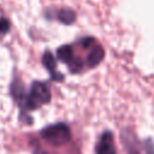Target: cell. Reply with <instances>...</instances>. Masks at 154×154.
I'll return each mask as SVG.
<instances>
[{
	"label": "cell",
	"mask_w": 154,
	"mask_h": 154,
	"mask_svg": "<svg viewBox=\"0 0 154 154\" xmlns=\"http://www.w3.org/2000/svg\"><path fill=\"white\" fill-rule=\"evenodd\" d=\"M95 153L96 154H117L112 132L105 131L101 135V137L95 147Z\"/></svg>",
	"instance_id": "obj_3"
},
{
	"label": "cell",
	"mask_w": 154,
	"mask_h": 154,
	"mask_svg": "<svg viewBox=\"0 0 154 154\" xmlns=\"http://www.w3.org/2000/svg\"><path fill=\"white\" fill-rule=\"evenodd\" d=\"M24 85L22 84L19 78H13V82L11 84V94L13 96V99L22 106L24 107V100H25V93H24Z\"/></svg>",
	"instance_id": "obj_5"
},
{
	"label": "cell",
	"mask_w": 154,
	"mask_h": 154,
	"mask_svg": "<svg viewBox=\"0 0 154 154\" xmlns=\"http://www.w3.org/2000/svg\"><path fill=\"white\" fill-rule=\"evenodd\" d=\"M123 142L126 148V152L129 154H140L137 150V142L135 141V137L131 131H124L123 134Z\"/></svg>",
	"instance_id": "obj_7"
},
{
	"label": "cell",
	"mask_w": 154,
	"mask_h": 154,
	"mask_svg": "<svg viewBox=\"0 0 154 154\" xmlns=\"http://www.w3.org/2000/svg\"><path fill=\"white\" fill-rule=\"evenodd\" d=\"M103 55H105L103 48L100 45H94V47L91 48V51H90V53L88 54V58H87L88 65L90 67L97 66L101 63V60L103 59Z\"/></svg>",
	"instance_id": "obj_6"
},
{
	"label": "cell",
	"mask_w": 154,
	"mask_h": 154,
	"mask_svg": "<svg viewBox=\"0 0 154 154\" xmlns=\"http://www.w3.org/2000/svg\"><path fill=\"white\" fill-rule=\"evenodd\" d=\"M57 57L59 60H61L63 63H65L66 65L72 60V58L75 57L73 55V51H72V47L70 45H65V46H61L58 48L57 51Z\"/></svg>",
	"instance_id": "obj_8"
},
{
	"label": "cell",
	"mask_w": 154,
	"mask_h": 154,
	"mask_svg": "<svg viewBox=\"0 0 154 154\" xmlns=\"http://www.w3.org/2000/svg\"><path fill=\"white\" fill-rule=\"evenodd\" d=\"M51 100V91L46 83L35 81L31 83L29 93L25 95L24 108L36 109Z\"/></svg>",
	"instance_id": "obj_1"
},
{
	"label": "cell",
	"mask_w": 154,
	"mask_h": 154,
	"mask_svg": "<svg viewBox=\"0 0 154 154\" xmlns=\"http://www.w3.org/2000/svg\"><path fill=\"white\" fill-rule=\"evenodd\" d=\"M93 42H94V38H91V37H85V38H83V40L81 41V46H82L83 48H87V47H90V46L93 45Z\"/></svg>",
	"instance_id": "obj_13"
},
{
	"label": "cell",
	"mask_w": 154,
	"mask_h": 154,
	"mask_svg": "<svg viewBox=\"0 0 154 154\" xmlns=\"http://www.w3.org/2000/svg\"><path fill=\"white\" fill-rule=\"evenodd\" d=\"M67 66H69V70H70L71 72L76 73V72H79V71L82 70V67H83V63H82V60H81L79 58L73 57L72 60L67 64Z\"/></svg>",
	"instance_id": "obj_10"
},
{
	"label": "cell",
	"mask_w": 154,
	"mask_h": 154,
	"mask_svg": "<svg viewBox=\"0 0 154 154\" xmlns=\"http://www.w3.org/2000/svg\"><path fill=\"white\" fill-rule=\"evenodd\" d=\"M42 64L48 70L52 79H54V81H61V79H64V76L60 75V73H58V71H57V63H55V59H54V57L52 55L51 52L47 51L43 54V57H42Z\"/></svg>",
	"instance_id": "obj_4"
},
{
	"label": "cell",
	"mask_w": 154,
	"mask_h": 154,
	"mask_svg": "<svg viewBox=\"0 0 154 154\" xmlns=\"http://www.w3.org/2000/svg\"><path fill=\"white\" fill-rule=\"evenodd\" d=\"M34 154H47L45 150H42L41 148H35L34 149Z\"/></svg>",
	"instance_id": "obj_14"
},
{
	"label": "cell",
	"mask_w": 154,
	"mask_h": 154,
	"mask_svg": "<svg viewBox=\"0 0 154 154\" xmlns=\"http://www.w3.org/2000/svg\"><path fill=\"white\" fill-rule=\"evenodd\" d=\"M144 150L146 154H154V143L150 138H147L144 141Z\"/></svg>",
	"instance_id": "obj_12"
},
{
	"label": "cell",
	"mask_w": 154,
	"mask_h": 154,
	"mask_svg": "<svg viewBox=\"0 0 154 154\" xmlns=\"http://www.w3.org/2000/svg\"><path fill=\"white\" fill-rule=\"evenodd\" d=\"M58 19H59L61 23L69 25V24H72V23L75 22L76 14H75V12H73L72 10H70V8H63V10H60V11L58 12Z\"/></svg>",
	"instance_id": "obj_9"
},
{
	"label": "cell",
	"mask_w": 154,
	"mask_h": 154,
	"mask_svg": "<svg viewBox=\"0 0 154 154\" xmlns=\"http://www.w3.org/2000/svg\"><path fill=\"white\" fill-rule=\"evenodd\" d=\"M11 28V24H10V20L6 19V18H1L0 19V35H4L6 34Z\"/></svg>",
	"instance_id": "obj_11"
},
{
	"label": "cell",
	"mask_w": 154,
	"mask_h": 154,
	"mask_svg": "<svg viewBox=\"0 0 154 154\" xmlns=\"http://www.w3.org/2000/svg\"><path fill=\"white\" fill-rule=\"evenodd\" d=\"M41 136L53 146H63L71 140V131L66 124L58 123L42 129Z\"/></svg>",
	"instance_id": "obj_2"
}]
</instances>
